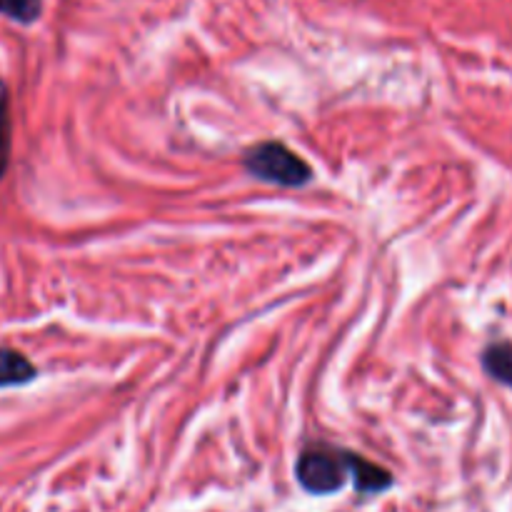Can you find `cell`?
<instances>
[{
	"mask_svg": "<svg viewBox=\"0 0 512 512\" xmlns=\"http://www.w3.org/2000/svg\"><path fill=\"white\" fill-rule=\"evenodd\" d=\"M358 453L333 448V445H310L300 453L295 478L300 488L313 495H333L353 480Z\"/></svg>",
	"mask_w": 512,
	"mask_h": 512,
	"instance_id": "1",
	"label": "cell"
},
{
	"mask_svg": "<svg viewBox=\"0 0 512 512\" xmlns=\"http://www.w3.org/2000/svg\"><path fill=\"white\" fill-rule=\"evenodd\" d=\"M483 368L498 383L512 388V343H493L483 353Z\"/></svg>",
	"mask_w": 512,
	"mask_h": 512,
	"instance_id": "4",
	"label": "cell"
},
{
	"mask_svg": "<svg viewBox=\"0 0 512 512\" xmlns=\"http://www.w3.org/2000/svg\"><path fill=\"white\" fill-rule=\"evenodd\" d=\"M43 13V0H0V15L20 25H30Z\"/></svg>",
	"mask_w": 512,
	"mask_h": 512,
	"instance_id": "5",
	"label": "cell"
},
{
	"mask_svg": "<svg viewBox=\"0 0 512 512\" xmlns=\"http://www.w3.org/2000/svg\"><path fill=\"white\" fill-rule=\"evenodd\" d=\"M38 378V368L23 353L10 348H0V388L28 385Z\"/></svg>",
	"mask_w": 512,
	"mask_h": 512,
	"instance_id": "3",
	"label": "cell"
},
{
	"mask_svg": "<svg viewBox=\"0 0 512 512\" xmlns=\"http://www.w3.org/2000/svg\"><path fill=\"white\" fill-rule=\"evenodd\" d=\"M243 168L255 180L278 185V188H305L315 178L313 168L280 140L250 145L243 153Z\"/></svg>",
	"mask_w": 512,
	"mask_h": 512,
	"instance_id": "2",
	"label": "cell"
},
{
	"mask_svg": "<svg viewBox=\"0 0 512 512\" xmlns=\"http://www.w3.org/2000/svg\"><path fill=\"white\" fill-rule=\"evenodd\" d=\"M10 163V100L8 88L0 83V178Z\"/></svg>",
	"mask_w": 512,
	"mask_h": 512,
	"instance_id": "6",
	"label": "cell"
}]
</instances>
